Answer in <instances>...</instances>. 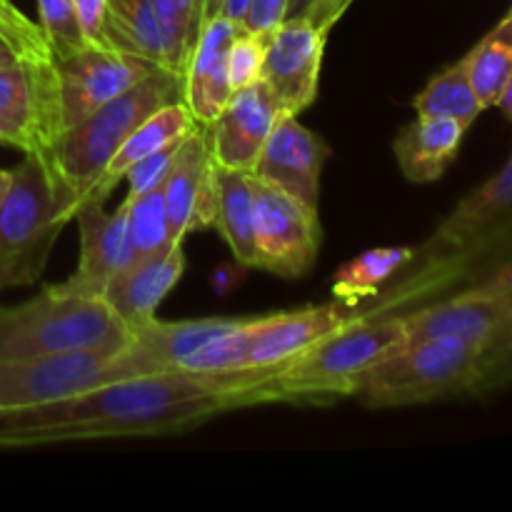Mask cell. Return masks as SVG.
I'll list each match as a JSON object with an SVG mask.
<instances>
[{"instance_id":"1","label":"cell","mask_w":512,"mask_h":512,"mask_svg":"<svg viewBox=\"0 0 512 512\" xmlns=\"http://www.w3.org/2000/svg\"><path fill=\"white\" fill-rule=\"evenodd\" d=\"M250 380V370L223 378L143 375L33 408L5 410L0 413V450L183 433L215 415L253 405Z\"/></svg>"},{"instance_id":"2","label":"cell","mask_w":512,"mask_h":512,"mask_svg":"<svg viewBox=\"0 0 512 512\" xmlns=\"http://www.w3.org/2000/svg\"><path fill=\"white\" fill-rule=\"evenodd\" d=\"M405 345L403 315L365 313L273 373H258L260 403H333L358 393L370 370Z\"/></svg>"},{"instance_id":"3","label":"cell","mask_w":512,"mask_h":512,"mask_svg":"<svg viewBox=\"0 0 512 512\" xmlns=\"http://www.w3.org/2000/svg\"><path fill=\"white\" fill-rule=\"evenodd\" d=\"M178 100H183V75L158 68L123 95L90 113L88 118L55 135L48 150L40 155L48 165L50 178L58 188L70 220L80 203H85L103 175L105 165L118 153L125 138L148 115Z\"/></svg>"},{"instance_id":"4","label":"cell","mask_w":512,"mask_h":512,"mask_svg":"<svg viewBox=\"0 0 512 512\" xmlns=\"http://www.w3.org/2000/svg\"><path fill=\"white\" fill-rule=\"evenodd\" d=\"M130 330L98 295L50 285L35 298L0 310V358L123 353Z\"/></svg>"},{"instance_id":"5","label":"cell","mask_w":512,"mask_h":512,"mask_svg":"<svg viewBox=\"0 0 512 512\" xmlns=\"http://www.w3.org/2000/svg\"><path fill=\"white\" fill-rule=\"evenodd\" d=\"M70 223L40 153H25L13 168L0 208V293L40 280L60 230Z\"/></svg>"},{"instance_id":"6","label":"cell","mask_w":512,"mask_h":512,"mask_svg":"<svg viewBox=\"0 0 512 512\" xmlns=\"http://www.w3.org/2000/svg\"><path fill=\"white\" fill-rule=\"evenodd\" d=\"M483 345L458 338L405 343L375 365L355 398L375 410L473 395Z\"/></svg>"},{"instance_id":"7","label":"cell","mask_w":512,"mask_h":512,"mask_svg":"<svg viewBox=\"0 0 512 512\" xmlns=\"http://www.w3.org/2000/svg\"><path fill=\"white\" fill-rule=\"evenodd\" d=\"M512 248V153L508 163L465 195L453 213L440 223L433 238L418 253L428 268L418 280V290L440 288L468 273L488 255Z\"/></svg>"},{"instance_id":"8","label":"cell","mask_w":512,"mask_h":512,"mask_svg":"<svg viewBox=\"0 0 512 512\" xmlns=\"http://www.w3.org/2000/svg\"><path fill=\"white\" fill-rule=\"evenodd\" d=\"M143 378L128 353H73L48 358H0V413L68 398L115 380Z\"/></svg>"},{"instance_id":"9","label":"cell","mask_w":512,"mask_h":512,"mask_svg":"<svg viewBox=\"0 0 512 512\" xmlns=\"http://www.w3.org/2000/svg\"><path fill=\"white\" fill-rule=\"evenodd\" d=\"M255 243L260 270L280 278H300L318 258V210L255 178Z\"/></svg>"},{"instance_id":"10","label":"cell","mask_w":512,"mask_h":512,"mask_svg":"<svg viewBox=\"0 0 512 512\" xmlns=\"http://www.w3.org/2000/svg\"><path fill=\"white\" fill-rule=\"evenodd\" d=\"M153 70H158V65L150 60L135 58L118 48H100V45H88L70 58L55 60L63 130L123 95L135 83L148 78Z\"/></svg>"},{"instance_id":"11","label":"cell","mask_w":512,"mask_h":512,"mask_svg":"<svg viewBox=\"0 0 512 512\" xmlns=\"http://www.w3.org/2000/svg\"><path fill=\"white\" fill-rule=\"evenodd\" d=\"M325 40L328 33L315 28L305 15H288L268 33L260 78L268 85L280 115L298 118L318 98Z\"/></svg>"},{"instance_id":"12","label":"cell","mask_w":512,"mask_h":512,"mask_svg":"<svg viewBox=\"0 0 512 512\" xmlns=\"http://www.w3.org/2000/svg\"><path fill=\"white\" fill-rule=\"evenodd\" d=\"M360 315L365 313H358V305L338 300L253 318L248 328V370L273 373Z\"/></svg>"},{"instance_id":"13","label":"cell","mask_w":512,"mask_h":512,"mask_svg":"<svg viewBox=\"0 0 512 512\" xmlns=\"http://www.w3.org/2000/svg\"><path fill=\"white\" fill-rule=\"evenodd\" d=\"M0 123L18 130L28 143L25 153H45L63 130L58 108V80L53 63L0 65Z\"/></svg>"},{"instance_id":"14","label":"cell","mask_w":512,"mask_h":512,"mask_svg":"<svg viewBox=\"0 0 512 512\" xmlns=\"http://www.w3.org/2000/svg\"><path fill=\"white\" fill-rule=\"evenodd\" d=\"M278 120L280 110L263 78L233 90L218 118L205 125V138L215 165L253 173Z\"/></svg>"},{"instance_id":"15","label":"cell","mask_w":512,"mask_h":512,"mask_svg":"<svg viewBox=\"0 0 512 512\" xmlns=\"http://www.w3.org/2000/svg\"><path fill=\"white\" fill-rule=\"evenodd\" d=\"M165 213L173 243H183L193 230L215 225L218 190H215V160L210 155L203 125H195L180 143L170 173L163 183Z\"/></svg>"},{"instance_id":"16","label":"cell","mask_w":512,"mask_h":512,"mask_svg":"<svg viewBox=\"0 0 512 512\" xmlns=\"http://www.w3.org/2000/svg\"><path fill=\"white\" fill-rule=\"evenodd\" d=\"M328 158L330 148L320 135L305 128L295 115H280L253 175L318 210L320 173Z\"/></svg>"},{"instance_id":"17","label":"cell","mask_w":512,"mask_h":512,"mask_svg":"<svg viewBox=\"0 0 512 512\" xmlns=\"http://www.w3.org/2000/svg\"><path fill=\"white\" fill-rule=\"evenodd\" d=\"M73 220L80 230V260L75 273L60 283V288L103 298L110 280L130 265L128 210L123 203L115 213H108L103 203H83Z\"/></svg>"},{"instance_id":"18","label":"cell","mask_w":512,"mask_h":512,"mask_svg":"<svg viewBox=\"0 0 512 512\" xmlns=\"http://www.w3.org/2000/svg\"><path fill=\"white\" fill-rule=\"evenodd\" d=\"M512 315V303L503 295L470 288L448 300L403 315L405 343H423L435 338H458L468 343L488 345Z\"/></svg>"},{"instance_id":"19","label":"cell","mask_w":512,"mask_h":512,"mask_svg":"<svg viewBox=\"0 0 512 512\" xmlns=\"http://www.w3.org/2000/svg\"><path fill=\"white\" fill-rule=\"evenodd\" d=\"M240 25L223 15H210L183 68V103L198 125H210L230 98L228 48Z\"/></svg>"},{"instance_id":"20","label":"cell","mask_w":512,"mask_h":512,"mask_svg":"<svg viewBox=\"0 0 512 512\" xmlns=\"http://www.w3.org/2000/svg\"><path fill=\"white\" fill-rule=\"evenodd\" d=\"M248 318H200V320H148L130 330V345L125 348L138 375L175 373L180 360L208 345L210 340L240 328Z\"/></svg>"},{"instance_id":"21","label":"cell","mask_w":512,"mask_h":512,"mask_svg":"<svg viewBox=\"0 0 512 512\" xmlns=\"http://www.w3.org/2000/svg\"><path fill=\"white\" fill-rule=\"evenodd\" d=\"M183 273V243H175L153 258L140 260V263L120 270L110 280L108 288L103 290V300L128 325V330H135L155 318V310L168 298L170 290L180 283Z\"/></svg>"},{"instance_id":"22","label":"cell","mask_w":512,"mask_h":512,"mask_svg":"<svg viewBox=\"0 0 512 512\" xmlns=\"http://www.w3.org/2000/svg\"><path fill=\"white\" fill-rule=\"evenodd\" d=\"M465 133L468 128L458 120L418 115L395 138V160L405 178L413 183H435L455 160Z\"/></svg>"},{"instance_id":"23","label":"cell","mask_w":512,"mask_h":512,"mask_svg":"<svg viewBox=\"0 0 512 512\" xmlns=\"http://www.w3.org/2000/svg\"><path fill=\"white\" fill-rule=\"evenodd\" d=\"M195 125L198 123L193 120L190 110L185 108L183 100L168 103L160 110H155L153 115H148V118L125 138V143L120 145L118 153H115L113 158H110V163L105 165L103 175H100V180L95 183V188L90 190L85 203H105L108 195L113 193L115 185L125 178V173H128L138 160L155 153V150L165 148V145L175 143V140H183Z\"/></svg>"},{"instance_id":"24","label":"cell","mask_w":512,"mask_h":512,"mask_svg":"<svg viewBox=\"0 0 512 512\" xmlns=\"http://www.w3.org/2000/svg\"><path fill=\"white\" fill-rule=\"evenodd\" d=\"M215 190L218 210L215 228L230 245L235 258L250 268H260L258 243H255V178L248 170H233L215 165Z\"/></svg>"},{"instance_id":"25","label":"cell","mask_w":512,"mask_h":512,"mask_svg":"<svg viewBox=\"0 0 512 512\" xmlns=\"http://www.w3.org/2000/svg\"><path fill=\"white\" fill-rule=\"evenodd\" d=\"M105 33L113 48L170 70L168 50H165L153 0H108Z\"/></svg>"},{"instance_id":"26","label":"cell","mask_w":512,"mask_h":512,"mask_svg":"<svg viewBox=\"0 0 512 512\" xmlns=\"http://www.w3.org/2000/svg\"><path fill=\"white\" fill-rule=\"evenodd\" d=\"M483 110L498 108L512 78V15L508 13L460 60Z\"/></svg>"},{"instance_id":"27","label":"cell","mask_w":512,"mask_h":512,"mask_svg":"<svg viewBox=\"0 0 512 512\" xmlns=\"http://www.w3.org/2000/svg\"><path fill=\"white\" fill-rule=\"evenodd\" d=\"M415 260V248L390 245V248H370L358 258L348 260L333 278L335 298L348 305H358L363 298L378 293L395 273L408 268Z\"/></svg>"},{"instance_id":"28","label":"cell","mask_w":512,"mask_h":512,"mask_svg":"<svg viewBox=\"0 0 512 512\" xmlns=\"http://www.w3.org/2000/svg\"><path fill=\"white\" fill-rule=\"evenodd\" d=\"M413 108L418 115H433V118H450L463 123L470 130V125L483 113L478 95L465 75L463 65L455 63L445 68L443 73L435 75L413 100Z\"/></svg>"},{"instance_id":"29","label":"cell","mask_w":512,"mask_h":512,"mask_svg":"<svg viewBox=\"0 0 512 512\" xmlns=\"http://www.w3.org/2000/svg\"><path fill=\"white\" fill-rule=\"evenodd\" d=\"M163 183L145 190V193L138 195V198L123 200L125 210H128L130 265L153 258V255L163 253L165 248L175 245L168 230Z\"/></svg>"},{"instance_id":"30","label":"cell","mask_w":512,"mask_h":512,"mask_svg":"<svg viewBox=\"0 0 512 512\" xmlns=\"http://www.w3.org/2000/svg\"><path fill=\"white\" fill-rule=\"evenodd\" d=\"M205 5L208 0H153L165 50H168L170 70L180 75L205 23Z\"/></svg>"},{"instance_id":"31","label":"cell","mask_w":512,"mask_h":512,"mask_svg":"<svg viewBox=\"0 0 512 512\" xmlns=\"http://www.w3.org/2000/svg\"><path fill=\"white\" fill-rule=\"evenodd\" d=\"M250 320L253 318H248L240 328L210 340L208 345L180 360L175 373L198 375V378H223V375L245 373L248 370Z\"/></svg>"},{"instance_id":"32","label":"cell","mask_w":512,"mask_h":512,"mask_svg":"<svg viewBox=\"0 0 512 512\" xmlns=\"http://www.w3.org/2000/svg\"><path fill=\"white\" fill-rule=\"evenodd\" d=\"M40 30H43L53 60H63L88 48L75 0H38Z\"/></svg>"},{"instance_id":"33","label":"cell","mask_w":512,"mask_h":512,"mask_svg":"<svg viewBox=\"0 0 512 512\" xmlns=\"http://www.w3.org/2000/svg\"><path fill=\"white\" fill-rule=\"evenodd\" d=\"M0 38L18 53L25 63H53V53L48 48L40 25L15 8L13 0H0Z\"/></svg>"},{"instance_id":"34","label":"cell","mask_w":512,"mask_h":512,"mask_svg":"<svg viewBox=\"0 0 512 512\" xmlns=\"http://www.w3.org/2000/svg\"><path fill=\"white\" fill-rule=\"evenodd\" d=\"M265 43H268V35L248 33V30L238 28L228 48L230 90H240L260 80L265 63Z\"/></svg>"},{"instance_id":"35","label":"cell","mask_w":512,"mask_h":512,"mask_svg":"<svg viewBox=\"0 0 512 512\" xmlns=\"http://www.w3.org/2000/svg\"><path fill=\"white\" fill-rule=\"evenodd\" d=\"M185 140V138H183ZM183 140H175V143L165 145V148L155 150V153L145 155L143 160L133 165V168L125 173V180H128V195L125 200H133L138 195H143L145 190L155 188V185L163 183L170 173V165H173L175 155H178V148Z\"/></svg>"},{"instance_id":"36","label":"cell","mask_w":512,"mask_h":512,"mask_svg":"<svg viewBox=\"0 0 512 512\" xmlns=\"http://www.w3.org/2000/svg\"><path fill=\"white\" fill-rule=\"evenodd\" d=\"M505 388H512V348L505 353L480 358L473 395L498 393Z\"/></svg>"},{"instance_id":"37","label":"cell","mask_w":512,"mask_h":512,"mask_svg":"<svg viewBox=\"0 0 512 512\" xmlns=\"http://www.w3.org/2000/svg\"><path fill=\"white\" fill-rule=\"evenodd\" d=\"M290 3L293 0H250L248 13H245L240 28L248 30V33L268 35L275 25L288 18Z\"/></svg>"},{"instance_id":"38","label":"cell","mask_w":512,"mask_h":512,"mask_svg":"<svg viewBox=\"0 0 512 512\" xmlns=\"http://www.w3.org/2000/svg\"><path fill=\"white\" fill-rule=\"evenodd\" d=\"M80 25L88 45H100V48H113L105 33V13H108V0H75Z\"/></svg>"},{"instance_id":"39","label":"cell","mask_w":512,"mask_h":512,"mask_svg":"<svg viewBox=\"0 0 512 512\" xmlns=\"http://www.w3.org/2000/svg\"><path fill=\"white\" fill-rule=\"evenodd\" d=\"M350 3H353V0H308V5H305L300 15H305V18H308L315 28L323 30V33H330V28L343 18V13L350 8Z\"/></svg>"},{"instance_id":"40","label":"cell","mask_w":512,"mask_h":512,"mask_svg":"<svg viewBox=\"0 0 512 512\" xmlns=\"http://www.w3.org/2000/svg\"><path fill=\"white\" fill-rule=\"evenodd\" d=\"M473 285L480 290H488V293L503 295V298H508L512 303V255H508L500 265H495L488 275L475 280Z\"/></svg>"},{"instance_id":"41","label":"cell","mask_w":512,"mask_h":512,"mask_svg":"<svg viewBox=\"0 0 512 512\" xmlns=\"http://www.w3.org/2000/svg\"><path fill=\"white\" fill-rule=\"evenodd\" d=\"M512 348V315L508 320H505L503 325H500L498 333L493 335V338L488 340V345L483 348V355L480 358H488V355H498V353H505V350Z\"/></svg>"},{"instance_id":"42","label":"cell","mask_w":512,"mask_h":512,"mask_svg":"<svg viewBox=\"0 0 512 512\" xmlns=\"http://www.w3.org/2000/svg\"><path fill=\"white\" fill-rule=\"evenodd\" d=\"M0 143H3V145H13V148H20V150H23V153H25V150H28V143H25L23 135H20L18 130L10 128V125H5V123H0Z\"/></svg>"},{"instance_id":"43","label":"cell","mask_w":512,"mask_h":512,"mask_svg":"<svg viewBox=\"0 0 512 512\" xmlns=\"http://www.w3.org/2000/svg\"><path fill=\"white\" fill-rule=\"evenodd\" d=\"M18 53L0 38V65H10V63H18Z\"/></svg>"},{"instance_id":"44","label":"cell","mask_w":512,"mask_h":512,"mask_svg":"<svg viewBox=\"0 0 512 512\" xmlns=\"http://www.w3.org/2000/svg\"><path fill=\"white\" fill-rule=\"evenodd\" d=\"M498 108H500V110H503V113H505V118H508V120H510V123H512V78H510L508 88H505L503 98H500Z\"/></svg>"},{"instance_id":"45","label":"cell","mask_w":512,"mask_h":512,"mask_svg":"<svg viewBox=\"0 0 512 512\" xmlns=\"http://www.w3.org/2000/svg\"><path fill=\"white\" fill-rule=\"evenodd\" d=\"M10 180H13V170H0V208H3V200L8 195Z\"/></svg>"},{"instance_id":"46","label":"cell","mask_w":512,"mask_h":512,"mask_svg":"<svg viewBox=\"0 0 512 512\" xmlns=\"http://www.w3.org/2000/svg\"><path fill=\"white\" fill-rule=\"evenodd\" d=\"M510 15H512V8H510Z\"/></svg>"}]
</instances>
